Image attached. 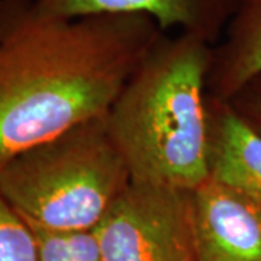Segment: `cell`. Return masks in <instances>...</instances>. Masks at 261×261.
<instances>
[{
    "label": "cell",
    "instance_id": "8992f818",
    "mask_svg": "<svg viewBox=\"0 0 261 261\" xmlns=\"http://www.w3.org/2000/svg\"><path fill=\"white\" fill-rule=\"evenodd\" d=\"M243 0H34L42 16L77 19L97 15H144L166 32L178 29L216 45Z\"/></svg>",
    "mask_w": 261,
    "mask_h": 261
},
{
    "label": "cell",
    "instance_id": "ba28073f",
    "mask_svg": "<svg viewBox=\"0 0 261 261\" xmlns=\"http://www.w3.org/2000/svg\"><path fill=\"white\" fill-rule=\"evenodd\" d=\"M261 75V0H243L212 48L207 94L232 100Z\"/></svg>",
    "mask_w": 261,
    "mask_h": 261
},
{
    "label": "cell",
    "instance_id": "30bf717a",
    "mask_svg": "<svg viewBox=\"0 0 261 261\" xmlns=\"http://www.w3.org/2000/svg\"><path fill=\"white\" fill-rule=\"evenodd\" d=\"M28 225L37 240L39 261H74L68 250L65 232L41 228L32 224Z\"/></svg>",
    "mask_w": 261,
    "mask_h": 261
},
{
    "label": "cell",
    "instance_id": "6da1fadb",
    "mask_svg": "<svg viewBox=\"0 0 261 261\" xmlns=\"http://www.w3.org/2000/svg\"><path fill=\"white\" fill-rule=\"evenodd\" d=\"M163 34L144 15L49 18L0 0V166L106 116Z\"/></svg>",
    "mask_w": 261,
    "mask_h": 261
},
{
    "label": "cell",
    "instance_id": "5b68a950",
    "mask_svg": "<svg viewBox=\"0 0 261 261\" xmlns=\"http://www.w3.org/2000/svg\"><path fill=\"white\" fill-rule=\"evenodd\" d=\"M199 261H261V205L207 178L192 192Z\"/></svg>",
    "mask_w": 261,
    "mask_h": 261
},
{
    "label": "cell",
    "instance_id": "9c48e42d",
    "mask_svg": "<svg viewBox=\"0 0 261 261\" xmlns=\"http://www.w3.org/2000/svg\"><path fill=\"white\" fill-rule=\"evenodd\" d=\"M0 261H39L35 235L0 195Z\"/></svg>",
    "mask_w": 261,
    "mask_h": 261
},
{
    "label": "cell",
    "instance_id": "7a4b0ae2",
    "mask_svg": "<svg viewBox=\"0 0 261 261\" xmlns=\"http://www.w3.org/2000/svg\"><path fill=\"white\" fill-rule=\"evenodd\" d=\"M212 48L163 34L113 102L106 125L130 181L187 192L207 181Z\"/></svg>",
    "mask_w": 261,
    "mask_h": 261
},
{
    "label": "cell",
    "instance_id": "8fae6325",
    "mask_svg": "<svg viewBox=\"0 0 261 261\" xmlns=\"http://www.w3.org/2000/svg\"><path fill=\"white\" fill-rule=\"evenodd\" d=\"M244 121L261 134V75L229 100Z\"/></svg>",
    "mask_w": 261,
    "mask_h": 261
},
{
    "label": "cell",
    "instance_id": "52a82bcc",
    "mask_svg": "<svg viewBox=\"0 0 261 261\" xmlns=\"http://www.w3.org/2000/svg\"><path fill=\"white\" fill-rule=\"evenodd\" d=\"M209 178L232 187L261 205V134L231 102L207 94Z\"/></svg>",
    "mask_w": 261,
    "mask_h": 261
},
{
    "label": "cell",
    "instance_id": "7c38bea8",
    "mask_svg": "<svg viewBox=\"0 0 261 261\" xmlns=\"http://www.w3.org/2000/svg\"><path fill=\"white\" fill-rule=\"evenodd\" d=\"M65 238L74 261H105L102 247L94 229L68 231L65 232Z\"/></svg>",
    "mask_w": 261,
    "mask_h": 261
},
{
    "label": "cell",
    "instance_id": "277c9868",
    "mask_svg": "<svg viewBox=\"0 0 261 261\" xmlns=\"http://www.w3.org/2000/svg\"><path fill=\"white\" fill-rule=\"evenodd\" d=\"M94 233L105 261H199L187 190L130 181Z\"/></svg>",
    "mask_w": 261,
    "mask_h": 261
},
{
    "label": "cell",
    "instance_id": "3957f363",
    "mask_svg": "<svg viewBox=\"0 0 261 261\" xmlns=\"http://www.w3.org/2000/svg\"><path fill=\"white\" fill-rule=\"evenodd\" d=\"M129 183L106 116L0 166V195L28 224L53 231L94 229Z\"/></svg>",
    "mask_w": 261,
    "mask_h": 261
}]
</instances>
